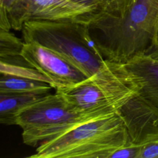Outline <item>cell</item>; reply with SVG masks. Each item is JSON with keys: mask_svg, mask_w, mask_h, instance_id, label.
Returning a JSON list of instances; mask_svg holds the SVG:
<instances>
[{"mask_svg": "<svg viewBox=\"0 0 158 158\" xmlns=\"http://www.w3.org/2000/svg\"><path fill=\"white\" fill-rule=\"evenodd\" d=\"M118 114L131 143L143 145L158 139V108L139 92L122 107Z\"/></svg>", "mask_w": 158, "mask_h": 158, "instance_id": "obj_8", "label": "cell"}, {"mask_svg": "<svg viewBox=\"0 0 158 158\" xmlns=\"http://www.w3.org/2000/svg\"><path fill=\"white\" fill-rule=\"evenodd\" d=\"M125 64L136 77L139 93L158 108V60L143 54Z\"/></svg>", "mask_w": 158, "mask_h": 158, "instance_id": "obj_9", "label": "cell"}, {"mask_svg": "<svg viewBox=\"0 0 158 158\" xmlns=\"http://www.w3.org/2000/svg\"><path fill=\"white\" fill-rule=\"evenodd\" d=\"M19 0H0V7L4 9L7 13Z\"/></svg>", "mask_w": 158, "mask_h": 158, "instance_id": "obj_16", "label": "cell"}, {"mask_svg": "<svg viewBox=\"0 0 158 158\" xmlns=\"http://www.w3.org/2000/svg\"><path fill=\"white\" fill-rule=\"evenodd\" d=\"M56 91L80 112L103 117L118 113L128 101L139 93V86L125 63L105 60L91 77Z\"/></svg>", "mask_w": 158, "mask_h": 158, "instance_id": "obj_2", "label": "cell"}, {"mask_svg": "<svg viewBox=\"0 0 158 158\" xmlns=\"http://www.w3.org/2000/svg\"><path fill=\"white\" fill-rule=\"evenodd\" d=\"M21 31L25 43H35L52 50L87 77L96 73L105 60L86 23L33 20L25 22Z\"/></svg>", "mask_w": 158, "mask_h": 158, "instance_id": "obj_4", "label": "cell"}, {"mask_svg": "<svg viewBox=\"0 0 158 158\" xmlns=\"http://www.w3.org/2000/svg\"><path fill=\"white\" fill-rule=\"evenodd\" d=\"M98 12L114 16H121L130 7L135 0H97Z\"/></svg>", "mask_w": 158, "mask_h": 158, "instance_id": "obj_13", "label": "cell"}, {"mask_svg": "<svg viewBox=\"0 0 158 158\" xmlns=\"http://www.w3.org/2000/svg\"><path fill=\"white\" fill-rule=\"evenodd\" d=\"M154 48H157V49H158V23H157V29H156V33L155 43H154Z\"/></svg>", "mask_w": 158, "mask_h": 158, "instance_id": "obj_19", "label": "cell"}, {"mask_svg": "<svg viewBox=\"0 0 158 158\" xmlns=\"http://www.w3.org/2000/svg\"><path fill=\"white\" fill-rule=\"evenodd\" d=\"M74 2H82V3H85L87 4H89L90 6L96 7L98 9L99 11V6H98V2L97 0H69Z\"/></svg>", "mask_w": 158, "mask_h": 158, "instance_id": "obj_17", "label": "cell"}, {"mask_svg": "<svg viewBox=\"0 0 158 158\" xmlns=\"http://www.w3.org/2000/svg\"><path fill=\"white\" fill-rule=\"evenodd\" d=\"M52 86L48 83L22 76L1 73L0 94L44 93L49 94Z\"/></svg>", "mask_w": 158, "mask_h": 158, "instance_id": "obj_11", "label": "cell"}, {"mask_svg": "<svg viewBox=\"0 0 158 158\" xmlns=\"http://www.w3.org/2000/svg\"><path fill=\"white\" fill-rule=\"evenodd\" d=\"M46 94L36 93L0 94L1 123L15 125L16 116L21 110Z\"/></svg>", "mask_w": 158, "mask_h": 158, "instance_id": "obj_10", "label": "cell"}, {"mask_svg": "<svg viewBox=\"0 0 158 158\" xmlns=\"http://www.w3.org/2000/svg\"><path fill=\"white\" fill-rule=\"evenodd\" d=\"M21 56L46 78L55 89L70 87L88 78L78 68L52 50L35 43H25Z\"/></svg>", "mask_w": 158, "mask_h": 158, "instance_id": "obj_7", "label": "cell"}, {"mask_svg": "<svg viewBox=\"0 0 158 158\" xmlns=\"http://www.w3.org/2000/svg\"><path fill=\"white\" fill-rule=\"evenodd\" d=\"M141 147L142 145L136 144L130 141L113 152L110 158H139Z\"/></svg>", "mask_w": 158, "mask_h": 158, "instance_id": "obj_14", "label": "cell"}, {"mask_svg": "<svg viewBox=\"0 0 158 158\" xmlns=\"http://www.w3.org/2000/svg\"><path fill=\"white\" fill-rule=\"evenodd\" d=\"M25 42L10 31L0 30V58L7 60L21 56Z\"/></svg>", "mask_w": 158, "mask_h": 158, "instance_id": "obj_12", "label": "cell"}, {"mask_svg": "<svg viewBox=\"0 0 158 158\" xmlns=\"http://www.w3.org/2000/svg\"><path fill=\"white\" fill-rule=\"evenodd\" d=\"M158 0H135L121 16L95 13L88 25L105 60L126 63L154 48Z\"/></svg>", "mask_w": 158, "mask_h": 158, "instance_id": "obj_1", "label": "cell"}, {"mask_svg": "<svg viewBox=\"0 0 158 158\" xmlns=\"http://www.w3.org/2000/svg\"><path fill=\"white\" fill-rule=\"evenodd\" d=\"M146 54L149 55L151 57L158 60V49L157 48H154L151 52H149L148 54Z\"/></svg>", "mask_w": 158, "mask_h": 158, "instance_id": "obj_18", "label": "cell"}, {"mask_svg": "<svg viewBox=\"0 0 158 158\" xmlns=\"http://www.w3.org/2000/svg\"><path fill=\"white\" fill-rule=\"evenodd\" d=\"M130 141L118 113L83 123L59 136L42 143L31 158H110Z\"/></svg>", "mask_w": 158, "mask_h": 158, "instance_id": "obj_3", "label": "cell"}, {"mask_svg": "<svg viewBox=\"0 0 158 158\" xmlns=\"http://www.w3.org/2000/svg\"><path fill=\"white\" fill-rule=\"evenodd\" d=\"M98 9L69 0H19L8 12L12 28L22 30L28 20H72L88 23Z\"/></svg>", "mask_w": 158, "mask_h": 158, "instance_id": "obj_6", "label": "cell"}, {"mask_svg": "<svg viewBox=\"0 0 158 158\" xmlns=\"http://www.w3.org/2000/svg\"><path fill=\"white\" fill-rule=\"evenodd\" d=\"M101 117L80 112L56 91L21 110L16 116L15 125L22 130L23 143L37 147L83 123Z\"/></svg>", "mask_w": 158, "mask_h": 158, "instance_id": "obj_5", "label": "cell"}, {"mask_svg": "<svg viewBox=\"0 0 158 158\" xmlns=\"http://www.w3.org/2000/svg\"><path fill=\"white\" fill-rule=\"evenodd\" d=\"M139 158H158V139L142 145Z\"/></svg>", "mask_w": 158, "mask_h": 158, "instance_id": "obj_15", "label": "cell"}]
</instances>
